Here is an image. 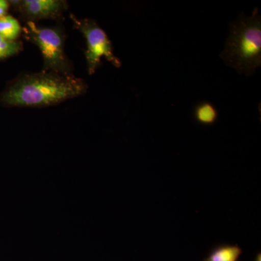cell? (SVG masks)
Here are the masks:
<instances>
[{
  "instance_id": "obj_10",
  "label": "cell",
  "mask_w": 261,
  "mask_h": 261,
  "mask_svg": "<svg viewBox=\"0 0 261 261\" xmlns=\"http://www.w3.org/2000/svg\"><path fill=\"white\" fill-rule=\"evenodd\" d=\"M9 8L8 2L5 0H0V18L4 17Z\"/></svg>"
},
{
  "instance_id": "obj_9",
  "label": "cell",
  "mask_w": 261,
  "mask_h": 261,
  "mask_svg": "<svg viewBox=\"0 0 261 261\" xmlns=\"http://www.w3.org/2000/svg\"><path fill=\"white\" fill-rule=\"evenodd\" d=\"M21 44L17 42H10L0 35V59L9 58L19 53Z\"/></svg>"
},
{
  "instance_id": "obj_1",
  "label": "cell",
  "mask_w": 261,
  "mask_h": 261,
  "mask_svg": "<svg viewBox=\"0 0 261 261\" xmlns=\"http://www.w3.org/2000/svg\"><path fill=\"white\" fill-rule=\"evenodd\" d=\"M87 86L73 75L39 73L24 75L3 95V101L13 106H49L78 97L87 91Z\"/></svg>"
},
{
  "instance_id": "obj_8",
  "label": "cell",
  "mask_w": 261,
  "mask_h": 261,
  "mask_svg": "<svg viewBox=\"0 0 261 261\" xmlns=\"http://www.w3.org/2000/svg\"><path fill=\"white\" fill-rule=\"evenodd\" d=\"M242 250L237 245L218 247L205 261H238Z\"/></svg>"
},
{
  "instance_id": "obj_3",
  "label": "cell",
  "mask_w": 261,
  "mask_h": 261,
  "mask_svg": "<svg viewBox=\"0 0 261 261\" xmlns=\"http://www.w3.org/2000/svg\"><path fill=\"white\" fill-rule=\"evenodd\" d=\"M27 39L40 49L47 69L61 74H68V61L63 50V37L58 29L38 27L32 21L24 29Z\"/></svg>"
},
{
  "instance_id": "obj_7",
  "label": "cell",
  "mask_w": 261,
  "mask_h": 261,
  "mask_svg": "<svg viewBox=\"0 0 261 261\" xmlns=\"http://www.w3.org/2000/svg\"><path fill=\"white\" fill-rule=\"evenodd\" d=\"M22 28L18 20L10 15L0 18V35L7 40L15 42L20 36Z\"/></svg>"
},
{
  "instance_id": "obj_4",
  "label": "cell",
  "mask_w": 261,
  "mask_h": 261,
  "mask_svg": "<svg viewBox=\"0 0 261 261\" xmlns=\"http://www.w3.org/2000/svg\"><path fill=\"white\" fill-rule=\"evenodd\" d=\"M73 18L77 28L84 34L87 40V48L85 56L89 74L92 75L95 73L96 70L101 64L102 57H105L116 68H120L121 61L113 53L112 42L106 32L94 20L88 19L79 20L73 17Z\"/></svg>"
},
{
  "instance_id": "obj_2",
  "label": "cell",
  "mask_w": 261,
  "mask_h": 261,
  "mask_svg": "<svg viewBox=\"0 0 261 261\" xmlns=\"http://www.w3.org/2000/svg\"><path fill=\"white\" fill-rule=\"evenodd\" d=\"M229 36L220 54L225 64L240 74L251 76L261 66V16L255 8L250 16L242 13L229 24Z\"/></svg>"
},
{
  "instance_id": "obj_6",
  "label": "cell",
  "mask_w": 261,
  "mask_h": 261,
  "mask_svg": "<svg viewBox=\"0 0 261 261\" xmlns=\"http://www.w3.org/2000/svg\"><path fill=\"white\" fill-rule=\"evenodd\" d=\"M196 121L202 125H212L219 118V112L214 106L208 102L198 103L194 109Z\"/></svg>"
},
{
  "instance_id": "obj_11",
  "label": "cell",
  "mask_w": 261,
  "mask_h": 261,
  "mask_svg": "<svg viewBox=\"0 0 261 261\" xmlns=\"http://www.w3.org/2000/svg\"><path fill=\"white\" fill-rule=\"evenodd\" d=\"M255 261H260V254H259V255H257L256 260H255Z\"/></svg>"
},
{
  "instance_id": "obj_5",
  "label": "cell",
  "mask_w": 261,
  "mask_h": 261,
  "mask_svg": "<svg viewBox=\"0 0 261 261\" xmlns=\"http://www.w3.org/2000/svg\"><path fill=\"white\" fill-rule=\"evenodd\" d=\"M64 2L59 0H25L22 2L24 13L32 19L55 18L64 8Z\"/></svg>"
}]
</instances>
